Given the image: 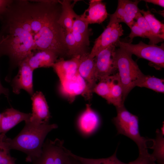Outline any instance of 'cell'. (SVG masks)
<instances>
[{
    "label": "cell",
    "mask_w": 164,
    "mask_h": 164,
    "mask_svg": "<svg viewBox=\"0 0 164 164\" xmlns=\"http://www.w3.org/2000/svg\"><path fill=\"white\" fill-rule=\"evenodd\" d=\"M61 11L58 0H12L0 18V54L8 56L11 67L37 50L65 55V31L58 22Z\"/></svg>",
    "instance_id": "1"
},
{
    "label": "cell",
    "mask_w": 164,
    "mask_h": 164,
    "mask_svg": "<svg viewBox=\"0 0 164 164\" xmlns=\"http://www.w3.org/2000/svg\"><path fill=\"white\" fill-rule=\"evenodd\" d=\"M24 128L14 138H7L9 149L22 151L27 155L26 160L32 162L42 152L48 134L57 128L55 124H39L27 121Z\"/></svg>",
    "instance_id": "2"
},
{
    "label": "cell",
    "mask_w": 164,
    "mask_h": 164,
    "mask_svg": "<svg viewBox=\"0 0 164 164\" xmlns=\"http://www.w3.org/2000/svg\"><path fill=\"white\" fill-rule=\"evenodd\" d=\"M116 63L118 77L123 90V100L137 84L144 74L132 59V55L123 49H116Z\"/></svg>",
    "instance_id": "3"
},
{
    "label": "cell",
    "mask_w": 164,
    "mask_h": 164,
    "mask_svg": "<svg viewBox=\"0 0 164 164\" xmlns=\"http://www.w3.org/2000/svg\"><path fill=\"white\" fill-rule=\"evenodd\" d=\"M117 114L112 120L118 134L123 135L134 141L139 153L148 152V139L141 136L138 117L128 111L124 105L116 108Z\"/></svg>",
    "instance_id": "4"
},
{
    "label": "cell",
    "mask_w": 164,
    "mask_h": 164,
    "mask_svg": "<svg viewBox=\"0 0 164 164\" xmlns=\"http://www.w3.org/2000/svg\"><path fill=\"white\" fill-rule=\"evenodd\" d=\"M116 46L123 49L132 55H134L139 58L149 60L158 69L164 67V43L158 46L156 44H147L141 41L137 44H134L119 40Z\"/></svg>",
    "instance_id": "5"
},
{
    "label": "cell",
    "mask_w": 164,
    "mask_h": 164,
    "mask_svg": "<svg viewBox=\"0 0 164 164\" xmlns=\"http://www.w3.org/2000/svg\"><path fill=\"white\" fill-rule=\"evenodd\" d=\"M64 141L58 138L48 139L44 142L40 155L32 164H69L70 155L63 146Z\"/></svg>",
    "instance_id": "6"
},
{
    "label": "cell",
    "mask_w": 164,
    "mask_h": 164,
    "mask_svg": "<svg viewBox=\"0 0 164 164\" xmlns=\"http://www.w3.org/2000/svg\"><path fill=\"white\" fill-rule=\"evenodd\" d=\"M116 44H112L99 51L94 58L97 81L117 72L116 63Z\"/></svg>",
    "instance_id": "7"
},
{
    "label": "cell",
    "mask_w": 164,
    "mask_h": 164,
    "mask_svg": "<svg viewBox=\"0 0 164 164\" xmlns=\"http://www.w3.org/2000/svg\"><path fill=\"white\" fill-rule=\"evenodd\" d=\"M140 1L118 0L115 11L113 14L109 15L110 19L108 25L123 22L130 28L135 21L136 16L140 12L138 4Z\"/></svg>",
    "instance_id": "8"
},
{
    "label": "cell",
    "mask_w": 164,
    "mask_h": 164,
    "mask_svg": "<svg viewBox=\"0 0 164 164\" xmlns=\"http://www.w3.org/2000/svg\"><path fill=\"white\" fill-rule=\"evenodd\" d=\"M78 72L86 84V90L84 94L89 99L91 97L93 88L97 81L95 75L94 58L90 56L89 53L86 52L80 55Z\"/></svg>",
    "instance_id": "9"
},
{
    "label": "cell",
    "mask_w": 164,
    "mask_h": 164,
    "mask_svg": "<svg viewBox=\"0 0 164 164\" xmlns=\"http://www.w3.org/2000/svg\"><path fill=\"white\" fill-rule=\"evenodd\" d=\"M124 30L119 23L108 25L102 33L95 40L94 46L89 53L90 55L94 58L102 50L112 45L116 44L123 34Z\"/></svg>",
    "instance_id": "10"
},
{
    "label": "cell",
    "mask_w": 164,
    "mask_h": 164,
    "mask_svg": "<svg viewBox=\"0 0 164 164\" xmlns=\"http://www.w3.org/2000/svg\"><path fill=\"white\" fill-rule=\"evenodd\" d=\"M17 75L12 82L13 92L16 94L20 93L21 90L26 91L31 96L33 94V70L24 60L19 65Z\"/></svg>",
    "instance_id": "11"
},
{
    "label": "cell",
    "mask_w": 164,
    "mask_h": 164,
    "mask_svg": "<svg viewBox=\"0 0 164 164\" xmlns=\"http://www.w3.org/2000/svg\"><path fill=\"white\" fill-rule=\"evenodd\" d=\"M32 113L29 119L30 122L39 124H49L50 118L47 102L43 93L36 91L32 96Z\"/></svg>",
    "instance_id": "12"
},
{
    "label": "cell",
    "mask_w": 164,
    "mask_h": 164,
    "mask_svg": "<svg viewBox=\"0 0 164 164\" xmlns=\"http://www.w3.org/2000/svg\"><path fill=\"white\" fill-rule=\"evenodd\" d=\"M81 55L68 60L61 58L57 60L53 67L59 77L61 83L69 81L79 76L78 68Z\"/></svg>",
    "instance_id": "13"
},
{
    "label": "cell",
    "mask_w": 164,
    "mask_h": 164,
    "mask_svg": "<svg viewBox=\"0 0 164 164\" xmlns=\"http://www.w3.org/2000/svg\"><path fill=\"white\" fill-rule=\"evenodd\" d=\"M108 15L105 5L102 0H91L88 8L80 16L89 25L101 23L107 18Z\"/></svg>",
    "instance_id": "14"
},
{
    "label": "cell",
    "mask_w": 164,
    "mask_h": 164,
    "mask_svg": "<svg viewBox=\"0 0 164 164\" xmlns=\"http://www.w3.org/2000/svg\"><path fill=\"white\" fill-rule=\"evenodd\" d=\"M58 56L53 51L44 50L32 52L24 60L34 70L39 68L53 67Z\"/></svg>",
    "instance_id": "15"
},
{
    "label": "cell",
    "mask_w": 164,
    "mask_h": 164,
    "mask_svg": "<svg viewBox=\"0 0 164 164\" xmlns=\"http://www.w3.org/2000/svg\"><path fill=\"white\" fill-rule=\"evenodd\" d=\"M1 114V132L4 134L20 122L28 120L31 115V113H23L12 108Z\"/></svg>",
    "instance_id": "16"
},
{
    "label": "cell",
    "mask_w": 164,
    "mask_h": 164,
    "mask_svg": "<svg viewBox=\"0 0 164 164\" xmlns=\"http://www.w3.org/2000/svg\"><path fill=\"white\" fill-rule=\"evenodd\" d=\"M99 124V119L97 114L92 109L89 104L79 117L78 125L82 133L85 135L90 134L97 128Z\"/></svg>",
    "instance_id": "17"
},
{
    "label": "cell",
    "mask_w": 164,
    "mask_h": 164,
    "mask_svg": "<svg viewBox=\"0 0 164 164\" xmlns=\"http://www.w3.org/2000/svg\"><path fill=\"white\" fill-rule=\"evenodd\" d=\"M87 23L76 14L74 17L71 32L73 37L82 50L84 52L90 44L89 31Z\"/></svg>",
    "instance_id": "18"
},
{
    "label": "cell",
    "mask_w": 164,
    "mask_h": 164,
    "mask_svg": "<svg viewBox=\"0 0 164 164\" xmlns=\"http://www.w3.org/2000/svg\"><path fill=\"white\" fill-rule=\"evenodd\" d=\"M61 11L58 22L65 32H71L76 13L73 9V4L68 0L59 1Z\"/></svg>",
    "instance_id": "19"
},
{
    "label": "cell",
    "mask_w": 164,
    "mask_h": 164,
    "mask_svg": "<svg viewBox=\"0 0 164 164\" xmlns=\"http://www.w3.org/2000/svg\"><path fill=\"white\" fill-rule=\"evenodd\" d=\"M111 85L110 96L107 102L113 105L116 108L124 105L123 100L122 88L117 73L110 76Z\"/></svg>",
    "instance_id": "20"
},
{
    "label": "cell",
    "mask_w": 164,
    "mask_h": 164,
    "mask_svg": "<svg viewBox=\"0 0 164 164\" xmlns=\"http://www.w3.org/2000/svg\"><path fill=\"white\" fill-rule=\"evenodd\" d=\"M152 141L153 145L151 148L153 150V152L151 155L158 164H164V133L157 129L155 138Z\"/></svg>",
    "instance_id": "21"
},
{
    "label": "cell",
    "mask_w": 164,
    "mask_h": 164,
    "mask_svg": "<svg viewBox=\"0 0 164 164\" xmlns=\"http://www.w3.org/2000/svg\"><path fill=\"white\" fill-rule=\"evenodd\" d=\"M164 82L163 79L144 74L138 83L137 87H145L155 92L163 94Z\"/></svg>",
    "instance_id": "22"
},
{
    "label": "cell",
    "mask_w": 164,
    "mask_h": 164,
    "mask_svg": "<svg viewBox=\"0 0 164 164\" xmlns=\"http://www.w3.org/2000/svg\"><path fill=\"white\" fill-rule=\"evenodd\" d=\"M140 12L146 20L154 34L160 39H164V25L157 19L149 10H140Z\"/></svg>",
    "instance_id": "23"
},
{
    "label": "cell",
    "mask_w": 164,
    "mask_h": 164,
    "mask_svg": "<svg viewBox=\"0 0 164 164\" xmlns=\"http://www.w3.org/2000/svg\"><path fill=\"white\" fill-rule=\"evenodd\" d=\"M69 153L75 158L82 164H130L123 162L119 160L116 156L117 151L111 156L108 158L97 159L84 158L74 154L68 150Z\"/></svg>",
    "instance_id": "24"
},
{
    "label": "cell",
    "mask_w": 164,
    "mask_h": 164,
    "mask_svg": "<svg viewBox=\"0 0 164 164\" xmlns=\"http://www.w3.org/2000/svg\"><path fill=\"white\" fill-rule=\"evenodd\" d=\"M138 25L146 33L149 39V44H156L164 41L156 36L153 33L147 22L140 12L136 16L135 19Z\"/></svg>",
    "instance_id": "25"
},
{
    "label": "cell",
    "mask_w": 164,
    "mask_h": 164,
    "mask_svg": "<svg viewBox=\"0 0 164 164\" xmlns=\"http://www.w3.org/2000/svg\"><path fill=\"white\" fill-rule=\"evenodd\" d=\"M7 137L5 136L0 138V164H15V159L10 153Z\"/></svg>",
    "instance_id": "26"
},
{
    "label": "cell",
    "mask_w": 164,
    "mask_h": 164,
    "mask_svg": "<svg viewBox=\"0 0 164 164\" xmlns=\"http://www.w3.org/2000/svg\"><path fill=\"white\" fill-rule=\"evenodd\" d=\"M110 76L99 81L93 90V93L101 96L107 101H108L110 96L111 85Z\"/></svg>",
    "instance_id": "27"
},
{
    "label": "cell",
    "mask_w": 164,
    "mask_h": 164,
    "mask_svg": "<svg viewBox=\"0 0 164 164\" xmlns=\"http://www.w3.org/2000/svg\"><path fill=\"white\" fill-rule=\"evenodd\" d=\"M65 40L68 50V56L73 57L85 53L77 44L71 32H65Z\"/></svg>",
    "instance_id": "28"
},
{
    "label": "cell",
    "mask_w": 164,
    "mask_h": 164,
    "mask_svg": "<svg viewBox=\"0 0 164 164\" xmlns=\"http://www.w3.org/2000/svg\"><path fill=\"white\" fill-rule=\"evenodd\" d=\"M131 32L128 36L130 38L129 43H131L133 38L136 37H140L142 38L148 39V36L144 30L140 27L136 21L130 28Z\"/></svg>",
    "instance_id": "29"
},
{
    "label": "cell",
    "mask_w": 164,
    "mask_h": 164,
    "mask_svg": "<svg viewBox=\"0 0 164 164\" xmlns=\"http://www.w3.org/2000/svg\"><path fill=\"white\" fill-rule=\"evenodd\" d=\"M155 159L148 152L140 153L135 160L129 162L130 164H156Z\"/></svg>",
    "instance_id": "30"
},
{
    "label": "cell",
    "mask_w": 164,
    "mask_h": 164,
    "mask_svg": "<svg viewBox=\"0 0 164 164\" xmlns=\"http://www.w3.org/2000/svg\"><path fill=\"white\" fill-rule=\"evenodd\" d=\"M12 0H0V18L6 10Z\"/></svg>",
    "instance_id": "31"
},
{
    "label": "cell",
    "mask_w": 164,
    "mask_h": 164,
    "mask_svg": "<svg viewBox=\"0 0 164 164\" xmlns=\"http://www.w3.org/2000/svg\"><path fill=\"white\" fill-rule=\"evenodd\" d=\"M143 1L146 2L151 3L160 6L162 8L164 7V0H145Z\"/></svg>",
    "instance_id": "32"
},
{
    "label": "cell",
    "mask_w": 164,
    "mask_h": 164,
    "mask_svg": "<svg viewBox=\"0 0 164 164\" xmlns=\"http://www.w3.org/2000/svg\"><path fill=\"white\" fill-rule=\"evenodd\" d=\"M1 56H2L0 54V57ZM9 89L4 87L2 86L0 81V95L3 94L8 97L9 96Z\"/></svg>",
    "instance_id": "33"
},
{
    "label": "cell",
    "mask_w": 164,
    "mask_h": 164,
    "mask_svg": "<svg viewBox=\"0 0 164 164\" xmlns=\"http://www.w3.org/2000/svg\"><path fill=\"white\" fill-rule=\"evenodd\" d=\"M69 154L70 155V156H71L70 162V163L69 164H82L78 160H77L75 158Z\"/></svg>",
    "instance_id": "34"
},
{
    "label": "cell",
    "mask_w": 164,
    "mask_h": 164,
    "mask_svg": "<svg viewBox=\"0 0 164 164\" xmlns=\"http://www.w3.org/2000/svg\"><path fill=\"white\" fill-rule=\"evenodd\" d=\"M1 114H0V138H2L5 135V134H2L1 132Z\"/></svg>",
    "instance_id": "35"
}]
</instances>
